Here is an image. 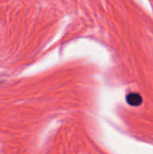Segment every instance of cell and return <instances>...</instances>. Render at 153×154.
Returning <instances> with one entry per match:
<instances>
[{"instance_id": "obj_1", "label": "cell", "mask_w": 153, "mask_h": 154, "mask_svg": "<svg viewBox=\"0 0 153 154\" xmlns=\"http://www.w3.org/2000/svg\"><path fill=\"white\" fill-rule=\"evenodd\" d=\"M127 102L129 105L131 106H140L142 102V97L137 94V93H131L127 96V98H126Z\"/></svg>"}]
</instances>
